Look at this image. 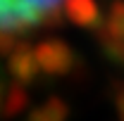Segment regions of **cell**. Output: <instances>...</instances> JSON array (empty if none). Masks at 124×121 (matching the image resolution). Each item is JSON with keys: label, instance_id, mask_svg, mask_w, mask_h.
<instances>
[{"label": "cell", "instance_id": "6da1fadb", "mask_svg": "<svg viewBox=\"0 0 124 121\" xmlns=\"http://www.w3.org/2000/svg\"><path fill=\"white\" fill-rule=\"evenodd\" d=\"M69 0H0V38L12 40L19 31L55 21L57 10Z\"/></svg>", "mask_w": 124, "mask_h": 121}, {"label": "cell", "instance_id": "7a4b0ae2", "mask_svg": "<svg viewBox=\"0 0 124 121\" xmlns=\"http://www.w3.org/2000/svg\"><path fill=\"white\" fill-rule=\"evenodd\" d=\"M36 62L48 76H62L72 69V52L62 43H43L36 50Z\"/></svg>", "mask_w": 124, "mask_h": 121}, {"label": "cell", "instance_id": "3957f363", "mask_svg": "<svg viewBox=\"0 0 124 121\" xmlns=\"http://www.w3.org/2000/svg\"><path fill=\"white\" fill-rule=\"evenodd\" d=\"M69 116V107L60 97H48L41 107H36L31 112L29 121H67Z\"/></svg>", "mask_w": 124, "mask_h": 121}, {"label": "cell", "instance_id": "277c9868", "mask_svg": "<svg viewBox=\"0 0 124 121\" xmlns=\"http://www.w3.org/2000/svg\"><path fill=\"white\" fill-rule=\"evenodd\" d=\"M10 69H12V74L17 76V81H22V83H31V81L38 76V62H36V57L31 55L26 47H22L15 57H12Z\"/></svg>", "mask_w": 124, "mask_h": 121}, {"label": "cell", "instance_id": "5b68a950", "mask_svg": "<svg viewBox=\"0 0 124 121\" xmlns=\"http://www.w3.org/2000/svg\"><path fill=\"white\" fill-rule=\"evenodd\" d=\"M26 107H29V95H26V90L22 86H15L10 90V95H7V100H5V109L2 112H5L7 119H15L17 114H22Z\"/></svg>", "mask_w": 124, "mask_h": 121}, {"label": "cell", "instance_id": "8992f818", "mask_svg": "<svg viewBox=\"0 0 124 121\" xmlns=\"http://www.w3.org/2000/svg\"><path fill=\"white\" fill-rule=\"evenodd\" d=\"M115 107L119 119L124 121V83H115Z\"/></svg>", "mask_w": 124, "mask_h": 121}]
</instances>
